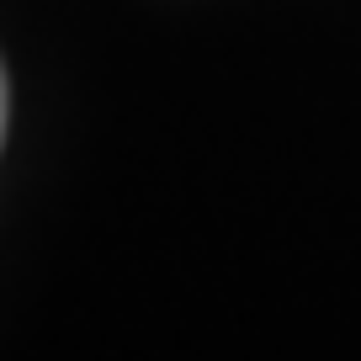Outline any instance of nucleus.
<instances>
[{
	"label": "nucleus",
	"mask_w": 361,
	"mask_h": 361,
	"mask_svg": "<svg viewBox=\"0 0 361 361\" xmlns=\"http://www.w3.org/2000/svg\"><path fill=\"white\" fill-rule=\"evenodd\" d=\"M0 133H6V75H0Z\"/></svg>",
	"instance_id": "f257e3e1"
}]
</instances>
